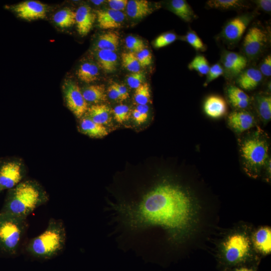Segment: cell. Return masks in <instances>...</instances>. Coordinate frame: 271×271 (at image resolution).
Listing matches in <instances>:
<instances>
[{
    "mask_svg": "<svg viewBox=\"0 0 271 271\" xmlns=\"http://www.w3.org/2000/svg\"><path fill=\"white\" fill-rule=\"evenodd\" d=\"M0 193H1V192H0Z\"/></svg>",
    "mask_w": 271,
    "mask_h": 271,
    "instance_id": "f907efd6",
    "label": "cell"
},
{
    "mask_svg": "<svg viewBox=\"0 0 271 271\" xmlns=\"http://www.w3.org/2000/svg\"><path fill=\"white\" fill-rule=\"evenodd\" d=\"M206 5L210 9L221 11L240 10L249 8L248 3L242 0H209Z\"/></svg>",
    "mask_w": 271,
    "mask_h": 271,
    "instance_id": "4316f807",
    "label": "cell"
},
{
    "mask_svg": "<svg viewBox=\"0 0 271 271\" xmlns=\"http://www.w3.org/2000/svg\"><path fill=\"white\" fill-rule=\"evenodd\" d=\"M168 9L186 22H191L198 17L185 0H172L169 2Z\"/></svg>",
    "mask_w": 271,
    "mask_h": 271,
    "instance_id": "d6986e66",
    "label": "cell"
},
{
    "mask_svg": "<svg viewBox=\"0 0 271 271\" xmlns=\"http://www.w3.org/2000/svg\"><path fill=\"white\" fill-rule=\"evenodd\" d=\"M145 75L140 71L131 73L127 76L126 81L128 85L133 89H137L144 83Z\"/></svg>",
    "mask_w": 271,
    "mask_h": 271,
    "instance_id": "f35d334b",
    "label": "cell"
},
{
    "mask_svg": "<svg viewBox=\"0 0 271 271\" xmlns=\"http://www.w3.org/2000/svg\"><path fill=\"white\" fill-rule=\"evenodd\" d=\"M210 67L207 59L202 54L196 55L188 65L190 70L195 71L201 76L206 75Z\"/></svg>",
    "mask_w": 271,
    "mask_h": 271,
    "instance_id": "4dcf8cb0",
    "label": "cell"
},
{
    "mask_svg": "<svg viewBox=\"0 0 271 271\" xmlns=\"http://www.w3.org/2000/svg\"><path fill=\"white\" fill-rule=\"evenodd\" d=\"M234 271H254V270L252 269L247 268V267H241L238 269H236Z\"/></svg>",
    "mask_w": 271,
    "mask_h": 271,
    "instance_id": "c3c4849f",
    "label": "cell"
},
{
    "mask_svg": "<svg viewBox=\"0 0 271 271\" xmlns=\"http://www.w3.org/2000/svg\"><path fill=\"white\" fill-rule=\"evenodd\" d=\"M247 64V60L243 55L229 50H224L222 53L221 64L223 74L228 79L236 78L245 69Z\"/></svg>",
    "mask_w": 271,
    "mask_h": 271,
    "instance_id": "8fae6325",
    "label": "cell"
},
{
    "mask_svg": "<svg viewBox=\"0 0 271 271\" xmlns=\"http://www.w3.org/2000/svg\"><path fill=\"white\" fill-rule=\"evenodd\" d=\"M96 18L94 11L90 7H79L75 12V23L79 34L82 36L87 35L92 29Z\"/></svg>",
    "mask_w": 271,
    "mask_h": 271,
    "instance_id": "2e32d148",
    "label": "cell"
},
{
    "mask_svg": "<svg viewBox=\"0 0 271 271\" xmlns=\"http://www.w3.org/2000/svg\"><path fill=\"white\" fill-rule=\"evenodd\" d=\"M128 1L127 0H109L107 2L110 9L122 12L126 10Z\"/></svg>",
    "mask_w": 271,
    "mask_h": 271,
    "instance_id": "b9f144b4",
    "label": "cell"
},
{
    "mask_svg": "<svg viewBox=\"0 0 271 271\" xmlns=\"http://www.w3.org/2000/svg\"><path fill=\"white\" fill-rule=\"evenodd\" d=\"M49 199L47 192L39 182L26 179L8 190L0 212L27 218Z\"/></svg>",
    "mask_w": 271,
    "mask_h": 271,
    "instance_id": "7a4b0ae2",
    "label": "cell"
},
{
    "mask_svg": "<svg viewBox=\"0 0 271 271\" xmlns=\"http://www.w3.org/2000/svg\"><path fill=\"white\" fill-rule=\"evenodd\" d=\"M122 64L124 68L131 73L140 72L141 66L135 53L125 52L121 54Z\"/></svg>",
    "mask_w": 271,
    "mask_h": 271,
    "instance_id": "1f68e13d",
    "label": "cell"
},
{
    "mask_svg": "<svg viewBox=\"0 0 271 271\" xmlns=\"http://www.w3.org/2000/svg\"><path fill=\"white\" fill-rule=\"evenodd\" d=\"M91 2L95 5H99L104 2V1H91Z\"/></svg>",
    "mask_w": 271,
    "mask_h": 271,
    "instance_id": "681fc988",
    "label": "cell"
},
{
    "mask_svg": "<svg viewBox=\"0 0 271 271\" xmlns=\"http://www.w3.org/2000/svg\"><path fill=\"white\" fill-rule=\"evenodd\" d=\"M98 26L102 29H113L121 27L125 20L122 12L111 9L98 10L94 11Z\"/></svg>",
    "mask_w": 271,
    "mask_h": 271,
    "instance_id": "5bb4252c",
    "label": "cell"
},
{
    "mask_svg": "<svg viewBox=\"0 0 271 271\" xmlns=\"http://www.w3.org/2000/svg\"><path fill=\"white\" fill-rule=\"evenodd\" d=\"M112 112L114 119L119 123L128 120L131 114L129 107L125 104H119L115 106Z\"/></svg>",
    "mask_w": 271,
    "mask_h": 271,
    "instance_id": "e575fe53",
    "label": "cell"
},
{
    "mask_svg": "<svg viewBox=\"0 0 271 271\" xmlns=\"http://www.w3.org/2000/svg\"><path fill=\"white\" fill-rule=\"evenodd\" d=\"M253 242L255 248L263 254L271 251V230L267 227L259 229L254 234Z\"/></svg>",
    "mask_w": 271,
    "mask_h": 271,
    "instance_id": "484cf974",
    "label": "cell"
},
{
    "mask_svg": "<svg viewBox=\"0 0 271 271\" xmlns=\"http://www.w3.org/2000/svg\"><path fill=\"white\" fill-rule=\"evenodd\" d=\"M262 76L269 77L271 75V55H266L260 63L258 69Z\"/></svg>",
    "mask_w": 271,
    "mask_h": 271,
    "instance_id": "60d3db41",
    "label": "cell"
},
{
    "mask_svg": "<svg viewBox=\"0 0 271 271\" xmlns=\"http://www.w3.org/2000/svg\"><path fill=\"white\" fill-rule=\"evenodd\" d=\"M119 36L115 32H107L100 35L96 42L98 50L116 51L119 43Z\"/></svg>",
    "mask_w": 271,
    "mask_h": 271,
    "instance_id": "f1b7e54d",
    "label": "cell"
},
{
    "mask_svg": "<svg viewBox=\"0 0 271 271\" xmlns=\"http://www.w3.org/2000/svg\"><path fill=\"white\" fill-rule=\"evenodd\" d=\"M223 74V69L220 63H216L210 67L206 75L203 86L206 87L210 82Z\"/></svg>",
    "mask_w": 271,
    "mask_h": 271,
    "instance_id": "74e56055",
    "label": "cell"
},
{
    "mask_svg": "<svg viewBox=\"0 0 271 271\" xmlns=\"http://www.w3.org/2000/svg\"><path fill=\"white\" fill-rule=\"evenodd\" d=\"M131 114L134 121L138 124L144 123L147 120L136 108Z\"/></svg>",
    "mask_w": 271,
    "mask_h": 271,
    "instance_id": "bcb514c9",
    "label": "cell"
},
{
    "mask_svg": "<svg viewBox=\"0 0 271 271\" xmlns=\"http://www.w3.org/2000/svg\"><path fill=\"white\" fill-rule=\"evenodd\" d=\"M242 165L250 176L256 178L265 168L269 159V142L267 134L259 126L247 132L239 141Z\"/></svg>",
    "mask_w": 271,
    "mask_h": 271,
    "instance_id": "277c9868",
    "label": "cell"
},
{
    "mask_svg": "<svg viewBox=\"0 0 271 271\" xmlns=\"http://www.w3.org/2000/svg\"><path fill=\"white\" fill-rule=\"evenodd\" d=\"M256 6L260 10L266 13H270L271 11L270 0H255L252 1Z\"/></svg>",
    "mask_w": 271,
    "mask_h": 271,
    "instance_id": "7bdbcfd3",
    "label": "cell"
},
{
    "mask_svg": "<svg viewBox=\"0 0 271 271\" xmlns=\"http://www.w3.org/2000/svg\"><path fill=\"white\" fill-rule=\"evenodd\" d=\"M254 17V13H247L230 19L223 27L218 38L229 48H233L238 44Z\"/></svg>",
    "mask_w": 271,
    "mask_h": 271,
    "instance_id": "ba28073f",
    "label": "cell"
},
{
    "mask_svg": "<svg viewBox=\"0 0 271 271\" xmlns=\"http://www.w3.org/2000/svg\"><path fill=\"white\" fill-rule=\"evenodd\" d=\"M203 108L204 113L208 117L218 119L226 114L228 105L226 100L223 97L213 94L205 99Z\"/></svg>",
    "mask_w": 271,
    "mask_h": 271,
    "instance_id": "9a60e30c",
    "label": "cell"
},
{
    "mask_svg": "<svg viewBox=\"0 0 271 271\" xmlns=\"http://www.w3.org/2000/svg\"><path fill=\"white\" fill-rule=\"evenodd\" d=\"M126 48L130 52L137 53L145 49V43L143 40L133 36H127L125 40Z\"/></svg>",
    "mask_w": 271,
    "mask_h": 271,
    "instance_id": "8d00e7d4",
    "label": "cell"
},
{
    "mask_svg": "<svg viewBox=\"0 0 271 271\" xmlns=\"http://www.w3.org/2000/svg\"><path fill=\"white\" fill-rule=\"evenodd\" d=\"M108 96L114 101H121L122 99L114 83L109 86L107 90Z\"/></svg>",
    "mask_w": 271,
    "mask_h": 271,
    "instance_id": "ee69618b",
    "label": "cell"
},
{
    "mask_svg": "<svg viewBox=\"0 0 271 271\" xmlns=\"http://www.w3.org/2000/svg\"><path fill=\"white\" fill-rule=\"evenodd\" d=\"M77 75L81 81L90 83L98 79L99 69L94 63L85 62L80 66L77 71Z\"/></svg>",
    "mask_w": 271,
    "mask_h": 271,
    "instance_id": "83f0119b",
    "label": "cell"
},
{
    "mask_svg": "<svg viewBox=\"0 0 271 271\" xmlns=\"http://www.w3.org/2000/svg\"><path fill=\"white\" fill-rule=\"evenodd\" d=\"M81 91L87 103L100 104L106 100L105 89L103 85H91L85 87Z\"/></svg>",
    "mask_w": 271,
    "mask_h": 271,
    "instance_id": "d4e9b609",
    "label": "cell"
},
{
    "mask_svg": "<svg viewBox=\"0 0 271 271\" xmlns=\"http://www.w3.org/2000/svg\"><path fill=\"white\" fill-rule=\"evenodd\" d=\"M114 84L120 94L122 100H125L129 97V93L125 86L117 83H114Z\"/></svg>",
    "mask_w": 271,
    "mask_h": 271,
    "instance_id": "f6af8a7d",
    "label": "cell"
},
{
    "mask_svg": "<svg viewBox=\"0 0 271 271\" xmlns=\"http://www.w3.org/2000/svg\"><path fill=\"white\" fill-rule=\"evenodd\" d=\"M127 15L134 19H142L153 11L150 3L146 0H130L126 8Z\"/></svg>",
    "mask_w": 271,
    "mask_h": 271,
    "instance_id": "44dd1931",
    "label": "cell"
},
{
    "mask_svg": "<svg viewBox=\"0 0 271 271\" xmlns=\"http://www.w3.org/2000/svg\"><path fill=\"white\" fill-rule=\"evenodd\" d=\"M54 23L61 28H69L75 23V12L68 8L57 12L53 17Z\"/></svg>",
    "mask_w": 271,
    "mask_h": 271,
    "instance_id": "f546056e",
    "label": "cell"
},
{
    "mask_svg": "<svg viewBox=\"0 0 271 271\" xmlns=\"http://www.w3.org/2000/svg\"><path fill=\"white\" fill-rule=\"evenodd\" d=\"M136 55L141 67H145L151 64L152 55L148 49L145 48Z\"/></svg>",
    "mask_w": 271,
    "mask_h": 271,
    "instance_id": "ab89813d",
    "label": "cell"
},
{
    "mask_svg": "<svg viewBox=\"0 0 271 271\" xmlns=\"http://www.w3.org/2000/svg\"><path fill=\"white\" fill-rule=\"evenodd\" d=\"M96 57L99 67L106 73L115 71L117 67L118 57L115 52L98 50Z\"/></svg>",
    "mask_w": 271,
    "mask_h": 271,
    "instance_id": "cb8c5ba5",
    "label": "cell"
},
{
    "mask_svg": "<svg viewBox=\"0 0 271 271\" xmlns=\"http://www.w3.org/2000/svg\"><path fill=\"white\" fill-rule=\"evenodd\" d=\"M105 211L110 233L119 247L147 256L156 231L162 230L173 241H180L191 229L195 214L188 191L166 180L135 200L111 201Z\"/></svg>",
    "mask_w": 271,
    "mask_h": 271,
    "instance_id": "6da1fadb",
    "label": "cell"
},
{
    "mask_svg": "<svg viewBox=\"0 0 271 271\" xmlns=\"http://www.w3.org/2000/svg\"><path fill=\"white\" fill-rule=\"evenodd\" d=\"M29 227L27 218L0 212V255L6 257L18 256L27 240Z\"/></svg>",
    "mask_w": 271,
    "mask_h": 271,
    "instance_id": "5b68a950",
    "label": "cell"
},
{
    "mask_svg": "<svg viewBox=\"0 0 271 271\" xmlns=\"http://www.w3.org/2000/svg\"><path fill=\"white\" fill-rule=\"evenodd\" d=\"M254 105L261 121L266 123L271 119V97L269 95L257 94L254 97Z\"/></svg>",
    "mask_w": 271,
    "mask_h": 271,
    "instance_id": "603a6c76",
    "label": "cell"
},
{
    "mask_svg": "<svg viewBox=\"0 0 271 271\" xmlns=\"http://www.w3.org/2000/svg\"><path fill=\"white\" fill-rule=\"evenodd\" d=\"M227 124L229 127L238 134L249 130L256 125L254 115L246 110H236L227 116Z\"/></svg>",
    "mask_w": 271,
    "mask_h": 271,
    "instance_id": "4fadbf2b",
    "label": "cell"
},
{
    "mask_svg": "<svg viewBox=\"0 0 271 271\" xmlns=\"http://www.w3.org/2000/svg\"><path fill=\"white\" fill-rule=\"evenodd\" d=\"M177 39V36L175 33L166 32L158 36L154 41L153 45L156 48H161L173 43Z\"/></svg>",
    "mask_w": 271,
    "mask_h": 271,
    "instance_id": "d590c367",
    "label": "cell"
},
{
    "mask_svg": "<svg viewBox=\"0 0 271 271\" xmlns=\"http://www.w3.org/2000/svg\"><path fill=\"white\" fill-rule=\"evenodd\" d=\"M80 119L78 128L82 133L94 138H100L108 134L104 125L95 122L87 116Z\"/></svg>",
    "mask_w": 271,
    "mask_h": 271,
    "instance_id": "ffe728a7",
    "label": "cell"
},
{
    "mask_svg": "<svg viewBox=\"0 0 271 271\" xmlns=\"http://www.w3.org/2000/svg\"><path fill=\"white\" fill-rule=\"evenodd\" d=\"M136 109L143 115V116L147 119L149 110V106L146 105H138Z\"/></svg>",
    "mask_w": 271,
    "mask_h": 271,
    "instance_id": "7dc6e473",
    "label": "cell"
},
{
    "mask_svg": "<svg viewBox=\"0 0 271 271\" xmlns=\"http://www.w3.org/2000/svg\"><path fill=\"white\" fill-rule=\"evenodd\" d=\"M184 39L185 41L197 51L204 52L207 49L206 45L204 43L202 39L192 30H189L187 32Z\"/></svg>",
    "mask_w": 271,
    "mask_h": 271,
    "instance_id": "836d02e7",
    "label": "cell"
},
{
    "mask_svg": "<svg viewBox=\"0 0 271 271\" xmlns=\"http://www.w3.org/2000/svg\"><path fill=\"white\" fill-rule=\"evenodd\" d=\"M133 98L138 105H146L151 98L150 88L147 83H143L136 89Z\"/></svg>",
    "mask_w": 271,
    "mask_h": 271,
    "instance_id": "d6a6232c",
    "label": "cell"
},
{
    "mask_svg": "<svg viewBox=\"0 0 271 271\" xmlns=\"http://www.w3.org/2000/svg\"><path fill=\"white\" fill-rule=\"evenodd\" d=\"M86 114L87 116L95 122L103 125L108 124L111 121L110 109L104 104L92 105L88 107Z\"/></svg>",
    "mask_w": 271,
    "mask_h": 271,
    "instance_id": "7402d4cb",
    "label": "cell"
},
{
    "mask_svg": "<svg viewBox=\"0 0 271 271\" xmlns=\"http://www.w3.org/2000/svg\"><path fill=\"white\" fill-rule=\"evenodd\" d=\"M62 91L69 109L77 118L82 117L88 110V105L77 84L72 80L67 79L63 84Z\"/></svg>",
    "mask_w": 271,
    "mask_h": 271,
    "instance_id": "9c48e42d",
    "label": "cell"
},
{
    "mask_svg": "<svg viewBox=\"0 0 271 271\" xmlns=\"http://www.w3.org/2000/svg\"><path fill=\"white\" fill-rule=\"evenodd\" d=\"M18 17L33 21L44 19L46 15V6L36 1H26L10 7Z\"/></svg>",
    "mask_w": 271,
    "mask_h": 271,
    "instance_id": "7c38bea8",
    "label": "cell"
},
{
    "mask_svg": "<svg viewBox=\"0 0 271 271\" xmlns=\"http://www.w3.org/2000/svg\"><path fill=\"white\" fill-rule=\"evenodd\" d=\"M226 94L229 103L236 110H245L250 104V97L236 85L227 86Z\"/></svg>",
    "mask_w": 271,
    "mask_h": 271,
    "instance_id": "ac0fdd59",
    "label": "cell"
},
{
    "mask_svg": "<svg viewBox=\"0 0 271 271\" xmlns=\"http://www.w3.org/2000/svg\"><path fill=\"white\" fill-rule=\"evenodd\" d=\"M268 38L266 30L258 24L248 29L242 45L243 55L247 60H254L261 56L268 44Z\"/></svg>",
    "mask_w": 271,
    "mask_h": 271,
    "instance_id": "52a82bcc",
    "label": "cell"
},
{
    "mask_svg": "<svg viewBox=\"0 0 271 271\" xmlns=\"http://www.w3.org/2000/svg\"><path fill=\"white\" fill-rule=\"evenodd\" d=\"M262 79L258 69L249 68L243 70L236 77V83L241 89L250 91L256 88Z\"/></svg>",
    "mask_w": 271,
    "mask_h": 271,
    "instance_id": "e0dca14e",
    "label": "cell"
},
{
    "mask_svg": "<svg viewBox=\"0 0 271 271\" xmlns=\"http://www.w3.org/2000/svg\"><path fill=\"white\" fill-rule=\"evenodd\" d=\"M27 168L24 161L18 157L0 159V192L10 190L26 179Z\"/></svg>",
    "mask_w": 271,
    "mask_h": 271,
    "instance_id": "8992f818",
    "label": "cell"
},
{
    "mask_svg": "<svg viewBox=\"0 0 271 271\" xmlns=\"http://www.w3.org/2000/svg\"><path fill=\"white\" fill-rule=\"evenodd\" d=\"M225 260L229 263H236L242 261L247 255L250 243L248 238L242 234L230 236L224 244Z\"/></svg>",
    "mask_w": 271,
    "mask_h": 271,
    "instance_id": "30bf717a",
    "label": "cell"
},
{
    "mask_svg": "<svg viewBox=\"0 0 271 271\" xmlns=\"http://www.w3.org/2000/svg\"><path fill=\"white\" fill-rule=\"evenodd\" d=\"M66 240L67 233L63 221L51 218L42 233L27 241L24 250L36 259L50 260L62 253Z\"/></svg>",
    "mask_w": 271,
    "mask_h": 271,
    "instance_id": "3957f363",
    "label": "cell"
}]
</instances>
